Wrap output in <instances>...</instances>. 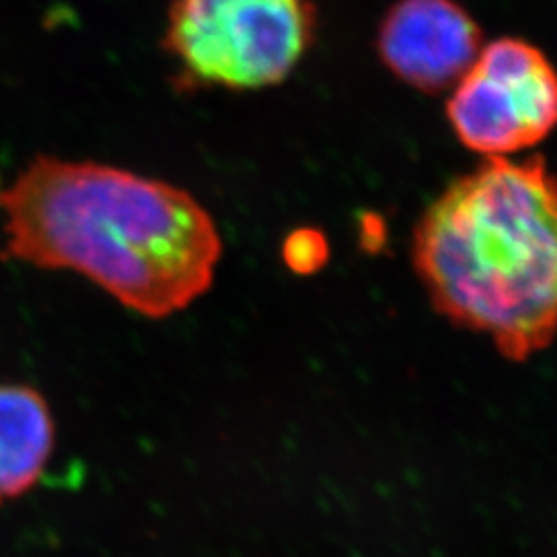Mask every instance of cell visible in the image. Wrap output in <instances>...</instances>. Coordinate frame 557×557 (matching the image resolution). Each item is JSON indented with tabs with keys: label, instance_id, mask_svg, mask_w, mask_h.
<instances>
[{
	"label": "cell",
	"instance_id": "6da1fadb",
	"mask_svg": "<svg viewBox=\"0 0 557 557\" xmlns=\"http://www.w3.org/2000/svg\"><path fill=\"white\" fill-rule=\"evenodd\" d=\"M0 213L2 259L79 273L145 319L205 296L223 250L190 193L96 161L34 158L0 190Z\"/></svg>",
	"mask_w": 557,
	"mask_h": 557
},
{
	"label": "cell",
	"instance_id": "7a4b0ae2",
	"mask_svg": "<svg viewBox=\"0 0 557 557\" xmlns=\"http://www.w3.org/2000/svg\"><path fill=\"white\" fill-rule=\"evenodd\" d=\"M413 267L440 317L527 361L557 335V178L545 161L487 158L413 232Z\"/></svg>",
	"mask_w": 557,
	"mask_h": 557
},
{
	"label": "cell",
	"instance_id": "3957f363",
	"mask_svg": "<svg viewBox=\"0 0 557 557\" xmlns=\"http://www.w3.org/2000/svg\"><path fill=\"white\" fill-rule=\"evenodd\" d=\"M317 32L312 0H172L163 50L184 91L277 85Z\"/></svg>",
	"mask_w": 557,
	"mask_h": 557
},
{
	"label": "cell",
	"instance_id": "277c9868",
	"mask_svg": "<svg viewBox=\"0 0 557 557\" xmlns=\"http://www.w3.org/2000/svg\"><path fill=\"white\" fill-rule=\"evenodd\" d=\"M446 116L458 140L485 158L535 147L557 126V73L527 41H492L458 81Z\"/></svg>",
	"mask_w": 557,
	"mask_h": 557
},
{
	"label": "cell",
	"instance_id": "5b68a950",
	"mask_svg": "<svg viewBox=\"0 0 557 557\" xmlns=\"http://www.w3.org/2000/svg\"><path fill=\"white\" fill-rule=\"evenodd\" d=\"M376 46L393 75L436 94L473 66L481 29L457 0H397L380 23Z\"/></svg>",
	"mask_w": 557,
	"mask_h": 557
},
{
	"label": "cell",
	"instance_id": "8992f818",
	"mask_svg": "<svg viewBox=\"0 0 557 557\" xmlns=\"http://www.w3.org/2000/svg\"><path fill=\"white\" fill-rule=\"evenodd\" d=\"M57 446V423L40 391L0 384V506L40 481Z\"/></svg>",
	"mask_w": 557,
	"mask_h": 557
},
{
	"label": "cell",
	"instance_id": "52a82bcc",
	"mask_svg": "<svg viewBox=\"0 0 557 557\" xmlns=\"http://www.w3.org/2000/svg\"><path fill=\"white\" fill-rule=\"evenodd\" d=\"M281 255L287 269H292L298 275H310L317 273L320 267H324L329 259V244L319 230L301 227L287 234Z\"/></svg>",
	"mask_w": 557,
	"mask_h": 557
}]
</instances>
